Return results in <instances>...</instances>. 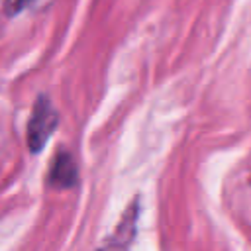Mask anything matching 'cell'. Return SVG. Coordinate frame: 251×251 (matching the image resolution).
Segmentation results:
<instances>
[{"label":"cell","instance_id":"obj_1","mask_svg":"<svg viewBox=\"0 0 251 251\" xmlns=\"http://www.w3.org/2000/svg\"><path fill=\"white\" fill-rule=\"evenodd\" d=\"M59 122L57 110L51 104V100L47 96H39L33 104L29 122H27V131H25V139L29 145V151L37 153L45 147V143L49 141L51 133L55 131Z\"/></svg>","mask_w":251,"mask_h":251},{"label":"cell","instance_id":"obj_2","mask_svg":"<svg viewBox=\"0 0 251 251\" xmlns=\"http://www.w3.org/2000/svg\"><path fill=\"white\" fill-rule=\"evenodd\" d=\"M76 182V165L71 153L67 151H59L55 161L51 163L49 169V184L53 188L65 190V188H73Z\"/></svg>","mask_w":251,"mask_h":251},{"label":"cell","instance_id":"obj_3","mask_svg":"<svg viewBox=\"0 0 251 251\" xmlns=\"http://www.w3.org/2000/svg\"><path fill=\"white\" fill-rule=\"evenodd\" d=\"M135 224H137V204L131 202V206L127 208V212L124 214L118 229L114 231V235L104 243V247L100 251H126L127 245L131 243L133 235H135Z\"/></svg>","mask_w":251,"mask_h":251},{"label":"cell","instance_id":"obj_4","mask_svg":"<svg viewBox=\"0 0 251 251\" xmlns=\"http://www.w3.org/2000/svg\"><path fill=\"white\" fill-rule=\"evenodd\" d=\"M33 0H4V10H6V14H10V16H14V14H18V12H22L27 4H31Z\"/></svg>","mask_w":251,"mask_h":251}]
</instances>
